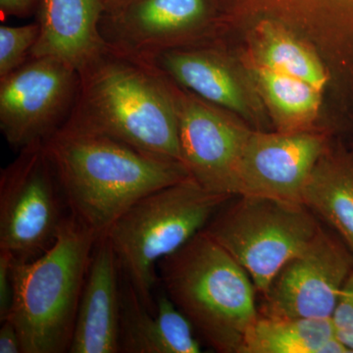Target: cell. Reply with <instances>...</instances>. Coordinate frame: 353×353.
Segmentation results:
<instances>
[{
    "instance_id": "cell-1",
    "label": "cell",
    "mask_w": 353,
    "mask_h": 353,
    "mask_svg": "<svg viewBox=\"0 0 353 353\" xmlns=\"http://www.w3.org/2000/svg\"><path fill=\"white\" fill-rule=\"evenodd\" d=\"M43 146L70 215L97 236L141 197L190 176L178 160L68 125Z\"/></svg>"
},
{
    "instance_id": "cell-2",
    "label": "cell",
    "mask_w": 353,
    "mask_h": 353,
    "mask_svg": "<svg viewBox=\"0 0 353 353\" xmlns=\"http://www.w3.org/2000/svg\"><path fill=\"white\" fill-rule=\"evenodd\" d=\"M79 73L75 105L64 125L183 162L175 105L163 77L110 48Z\"/></svg>"
},
{
    "instance_id": "cell-3",
    "label": "cell",
    "mask_w": 353,
    "mask_h": 353,
    "mask_svg": "<svg viewBox=\"0 0 353 353\" xmlns=\"http://www.w3.org/2000/svg\"><path fill=\"white\" fill-rule=\"evenodd\" d=\"M164 292L196 333L220 353H241L259 318L254 284L234 257L202 230L158 264Z\"/></svg>"
},
{
    "instance_id": "cell-4",
    "label": "cell",
    "mask_w": 353,
    "mask_h": 353,
    "mask_svg": "<svg viewBox=\"0 0 353 353\" xmlns=\"http://www.w3.org/2000/svg\"><path fill=\"white\" fill-rule=\"evenodd\" d=\"M97 236L69 215L57 240L30 261L13 259V301L6 320L23 353L69 352Z\"/></svg>"
},
{
    "instance_id": "cell-5",
    "label": "cell",
    "mask_w": 353,
    "mask_h": 353,
    "mask_svg": "<svg viewBox=\"0 0 353 353\" xmlns=\"http://www.w3.org/2000/svg\"><path fill=\"white\" fill-rule=\"evenodd\" d=\"M231 196L201 187L192 176L139 199L105 234L121 275L155 313L158 264L201 232Z\"/></svg>"
},
{
    "instance_id": "cell-6",
    "label": "cell",
    "mask_w": 353,
    "mask_h": 353,
    "mask_svg": "<svg viewBox=\"0 0 353 353\" xmlns=\"http://www.w3.org/2000/svg\"><path fill=\"white\" fill-rule=\"evenodd\" d=\"M321 229L301 202L239 194L211 218L203 231L252 279L263 296L281 269Z\"/></svg>"
},
{
    "instance_id": "cell-7",
    "label": "cell",
    "mask_w": 353,
    "mask_h": 353,
    "mask_svg": "<svg viewBox=\"0 0 353 353\" xmlns=\"http://www.w3.org/2000/svg\"><path fill=\"white\" fill-rule=\"evenodd\" d=\"M69 215L43 141L22 148L0 174V250L17 261L37 259Z\"/></svg>"
},
{
    "instance_id": "cell-8",
    "label": "cell",
    "mask_w": 353,
    "mask_h": 353,
    "mask_svg": "<svg viewBox=\"0 0 353 353\" xmlns=\"http://www.w3.org/2000/svg\"><path fill=\"white\" fill-rule=\"evenodd\" d=\"M80 73L55 57H31L0 78V130L21 150L57 132L73 110Z\"/></svg>"
},
{
    "instance_id": "cell-9",
    "label": "cell",
    "mask_w": 353,
    "mask_h": 353,
    "mask_svg": "<svg viewBox=\"0 0 353 353\" xmlns=\"http://www.w3.org/2000/svg\"><path fill=\"white\" fill-rule=\"evenodd\" d=\"M352 271V250L321 227L274 278L262 296L259 314L332 319Z\"/></svg>"
},
{
    "instance_id": "cell-10",
    "label": "cell",
    "mask_w": 353,
    "mask_h": 353,
    "mask_svg": "<svg viewBox=\"0 0 353 353\" xmlns=\"http://www.w3.org/2000/svg\"><path fill=\"white\" fill-rule=\"evenodd\" d=\"M165 80L175 105L183 163L190 176L210 192L238 196L241 158L252 132L213 104Z\"/></svg>"
},
{
    "instance_id": "cell-11",
    "label": "cell",
    "mask_w": 353,
    "mask_h": 353,
    "mask_svg": "<svg viewBox=\"0 0 353 353\" xmlns=\"http://www.w3.org/2000/svg\"><path fill=\"white\" fill-rule=\"evenodd\" d=\"M324 141L308 132H252L239 169V194L301 202L306 183L323 157Z\"/></svg>"
},
{
    "instance_id": "cell-12",
    "label": "cell",
    "mask_w": 353,
    "mask_h": 353,
    "mask_svg": "<svg viewBox=\"0 0 353 353\" xmlns=\"http://www.w3.org/2000/svg\"><path fill=\"white\" fill-rule=\"evenodd\" d=\"M209 0H139L102 17L101 32L108 48L130 57L180 48L210 17Z\"/></svg>"
},
{
    "instance_id": "cell-13",
    "label": "cell",
    "mask_w": 353,
    "mask_h": 353,
    "mask_svg": "<svg viewBox=\"0 0 353 353\" xmlns=\"http://www.w3.org/2000/svg\"><path fill=\"white\" fill-rule=\"evenodd\" d=\"M122 275L108 236L95 243L69 353H119Z\"/></svg>"
},
{
    "instance_id": "cell-14",
    "label": "cell",
    "mask_w": 353,
    "mask_h": 353,
    "mask_svg": "<svg viewBox=\"0 0 353 353\" xmlns=\"http://www.w3.org/2000/svg\"><path fill=\"white\" fill-rule=\"evenodd\" d=\"M38 11L41 34L31 57H55L81 72L108 50L103 0H41Z\"/></svg>"
},
{
    "instance_id": "cell-15",
    "label": "cell",
    "mask_w": 353,
    "mask_h": 353,
    "mask_svg": "<svg viewBox=\"0 0 353 353\" xmlns=\"http://www.w3.org/2000/svg\"><path fill=\"white\" fill-rule=\"evenodd\" d=\"M155 303V313L150 312L122 278L119 353L201 352L196 330L166 292Z\"/></svg>"
},
{
    "instance_id": "cell-16",
    "label": "cell",
    "mask_w": 353,
    "mask_h": 353,
    "mask_svg": "<svg viewBox=\"0 0 353 353\" xmlns=\"http://www.w3.org/2000/svg\"><path fill=\"white\" fill-rule=\"evenodd\" d=\"M134 59L213 105L238 113L246 111L238 81L214 53L178 48Z\"/></svg>"
},
{
    "instance_id": "cell-17",
    "label": "cell",
    "mask_w": 353,
    "mask_h": 353,
    "mask_svg": "<svg viewBox=\"0 0 353 353\" xmlns=\"http://www.w3.org/2000/svg\"><path fill=\"white\" fill-rule=\"evenodd\" d=\"M241 353H352L336 336L332 319L259 316Z\"/></svg>"
},
{
    "instance_id": "cell-18",
    "label": "cell",
    "mask_w": 353,
    "mask_h": 353,
    "mask_svg": "<svg viewBox=\"0 0 353 353\" xmlns=\"http://www.w3.org/2000/svg\"><path fill=\"white\" fill-rule=\"evenodd\" d=\"M301 203L333 228L353 253V170L319 160L301 194Z\"/></svg>"
},
{
    "instance_id": "cell-19",
    "label": "cell",
    "mask_w": 353,
    "mask_h": 353,
    "mask_svg": "<svg viewBox=\"0 0 353 353\" xmlns=\"http://www.w3.org/2000/svg\"><path fill=\"white\" fill-rule=\"evenodd\" d=\"M264 68L301 79L322 90L327 82L321 64L303 46L283 34H272L261 50Z\"/></svg>"
},
{
    "instance_id": "cell-20",
    "label": "cell",
    "mask_w": 353,
    "mask_h": 353,
    "mask_svg": "<svg viewBox=\"0 0 353 353\" xmlns=\"http://www.w3.org/2000/svg\"><path fill=\"white\" fill-rule=\"evenodd\" d=\"M259 78L272 104L287 117H308L319 105L321 90L305 81L264 67L259 71Z\"/></svg>"
},
{
    "instance_id": "cell-21",
    "label": "cell",
    "mask_w": 353,
    "mask_h": 353,
    "mask_svg": "<svg viewBox=\"0 0 353 353\" xmlns=\"http://www.w3.org/2000/svg\"><path fill=\"white\" fill-rule=\"evenodd\" d=\"M39 34V22L0 27V78L12 73L30 59Z\"/></svg>"
},
{
    "instance_id": "cell-22",
    "label": "cell",
    "mask_w": 353,
    "mask_h": 353,
    "mask_svg": "<svg viewBox=\"0 0 353 353\" xmlns=\"http://www.w3.org/2000/svg\"><path fill=\"white\" fill-rule=\"evenodd\" d=\"M332 321L339 340L353 353V271L341 292Z\"/></svg>"
},
{
    "instance_id": "cell-23",
    "label": "cell",
    "mask_w": 353,
    "mask_h": 353,
    "mask_svg": "<svg viewBox=\"0 0 353 353\" xmlns=\"http://www.w3.org/2000/svg\"><path fill=\"white\" fill-rule=\"evenodd\" d=\"M13 257L0 250V322L8 317L13 301Z\"/></svg>"
},
{
    "instance_id": "cell-24",
    "label": "cell",
    "mask_w": 353,
    "mask_h": 353,
    "mask_svg": "<svg viewBox=\"0 0 353 353\" xmlns=\"http://www.w3.org/2000/svg\"><path fill=\"white\" fill-rule=\"evenodd\" d=\"M0 323V353H23L20 336L13 323L9 320Z\"/></svg>"
},
{
    "instance_id": "cell-25",
    "label": "cell",
    "mask_w": 353,
    "mask_h": 353,
    "mask_svg": "<svg viewBox=\"0 0 353 353\" xmlns=\"http://www.w3.org/2000/svg\"><path fill=\"white\" fill-rule=\"evenodd\" d=\"M41 0H0V11L3 16L24 18L39 9Z\"/></svg>"
},
{
    "instance_id": "cell-26",
    "label": "cell",
    "mask_w": 353,
    "mask_h": 353,
    "mask_svg": "<svg viewBox=\"0 0 353 353\" xmlns=\"http://www.w3.org/2000/svg\"><path fill=\"white\" fill-rule=\"evenodd\" d=\"M137 1L139 0H103L104 8H105L104 15L119 12Z\"/></svg>"
}]
</instances>
